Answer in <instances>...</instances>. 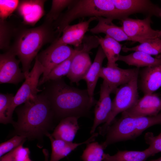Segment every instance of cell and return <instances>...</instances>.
Returning a JSON list of instances; mask_svg holds the SVG:
<instances>
[{
	"label": "cell",
	"mask_w": 161,
	"mask_h": 161,
	"mask_svg": "<svg viewBox=\"0 0 161 161\" xmlns=\"http://www.w3.org/2000/svg\"><path fill=\"white\" fill-rule=\"evenodd\" d=\"M15 111L18 119L13 124V136H22L30 140L42 141L56 127V119L43 93L31 98Z\"/></svg>",
	"instance_id": "6da1fadb"
},
{
	"label": "cell",
	"mask_w": 161,
	"mask_h": 161,
	"mask_svg": "<svg viewBox=\"0 0 161 161\" xmlns=\"http://www.w3.org/2000/svg\"><path fill=\"white\" fill-rule=\"evenodd\" d=\"M44 94L49 100L56 119L87 115L96 102L92 101L86 90L69 86L61 78L49 81Z\"/></svg>",
	"instance_id": "7a4b0ae2"
},
{
	"label": "cell",
	"mask_w": 161,
	"mask_h": 161,
	"mask_svg": "<svg viewBox=\"0 0 161 161\" xmlns=\"http://www.w3.org/2000/svg\"><path fill=\"white\" fill-rule=\"evenodd\" d=\"M56 33L53 24L45 21L34 28L15 29L13 43L8 50L18 57L25 76L30 72L31 63L42 47L57 39Z\"/></svg>",
	"instance_id": "3957f363"
},
{
	"label": "cell",
	"mask_w": 161,
	"mask_h": 161,
	"mask_svg": "<svg viewBox=\"0 0 161 161\" xmlns=\"http://www.w3.org/2000/svg\"><path fill=\"white\" fill-rule=\"evenodd\" d=\"M86 17H102L121 21L124 18L112 0H74L68 10L53 23L54 28L59 37L72 21Z\"/></svg>",
	"instance_id": "277c9868"
},
{
	"label": "cell",
	"mask_w": 161,
	"mask_h": 161,
	"mask_svg": "<svg viewBox=\"0 0 161 161\" xmlns=\"http://www.w3.org/2000/svg\"><path fill=\"white\" fill-rule=\"evenodd\" d=\"M136 75L128 83L117 88L112 101L111 110L107 121L99 129V134L103 136L116 116L132 107L138 100V79Z\"/></svg>",
	"instance_id": "5b68a950"
},
{
	"label": "cell",
	"mask_w": 161,
	"mask_h": 161,
	"mask_svg": "<svg viewBox=\"0 0 161 161\" xmlns=\"http://www.w3.org/2000/svg\"><path fill=\"white\" fill-rule=\"evenodd\" d=\"M44 69L37 58L31 70L25 76V80L14 95L12 103L7 114V118L10 123L14 121L12 115L16 108L24 103L29 99L36 96L41 91L37 88L41 75L43 73Z\"/></svg>",
	"instance_id": "8992f818"
},
{
	"label": "cell",
	"mask_w": 161,
	"mask_h": 161,
	"mask_svg": "<svg viewBox=\"0 0 161 161\" xmlns=\"http://www.w3.org/2000/svg\"><path fill=\"white\" fill-rule=\"evenodd\" d=\"M82 43L81 48L72 59L69 72L67 75L71 83L77 84L83 79L92 65L90 52L99 45L96 36H85Z\"/></svg>",
	"instance_id": "52a82bcc"
},
{
	"label": "cell",
	"mask_w": 161,
	"mask_h": 161,
	"mask_svg": "<svg viewBox=\"0 0 161 161\" xmlns=\"http://www.w3.org/2000/svg\"><path fill=\"white\" fill-rule=\"evenodd\" d=\"M140 134L136 117L121 116L108 127L105 140L101 144L105 149L112 144L134 140Z\"/></svg>",
	"instance_id": "ba28073f"
},
{
	"label": "cell",
	"mask_w": 161,
	"mask_h": 161,
	"mask_svg": "<svg viewBox=\"0 0 161 161\" xmlns=\"http://www.w3.org/2000/svg\"><path fill=\"white\" fill-rule=\"evenodd\" d=\"M151 17L150 16H146L143 19L128 17L121 21L122 27L131 41L141 43L158 38L159 30L151 28Z\"/></svg>",
	"instance_id": "9c48e42d"
},
{
	"label": "cell",
	"mask_w": 161,
	"mask_h": 161,
	"mask_svg": "<svg viewBox=\"0 0 161 161\" xmlns=\"http://www.w3.org/2000/svg\"><path fill=\"white\" fill-rule=\"evenodd\" d=\"M75 50L66 45L55 47L49 46L36 57L43 66L44 71L39 80L38 86L41 85L50 71L56 66L69 58Z\"/></svg>",
	"instance_id": "30bf717a"
},
{
	"label": "cell",
	"mask_w": 161,
	"mask_h": 161,
	"mask_svg": "<svg viewBox=\"0 0 161 161\" xmlns=\"http://www.w3.org/2000/svg\"><path fill=\"white\" fill-rule=\"evenodd\" d=\"M118 12L125 18L131 15L142 13L146 16L160 17V7L149 0H112Z\"/></svg>",
	"instance_id": "8fae6325"
},
{
	"label": "cell",
	"mask_w": 161,
	"mask_h": 161,
	"mask_svg": "<svg viewBox=\"0 0 161 161\" xmlns=\"http://www.w3.org/2000/svg\"><path fill=\"white\" fill-rule=\"evenodd\" d=\"M8 50L0 55V83L17 84L25 79L24 73L19 67L20 61Z\"/></svg>",
	"instance_id": "7c38bea8"
},
{
	"label": "cell",
	"mask_w": 161,
	"mask_h": 161,
	"mask_svg": "<svg viewBox=\"0 0 161 161\" xmlns=\"http://www.w3.org/2000/svg\"><path fill=\"white\" fill-rule=\"evenodd\" d=\"M161 111V97L152 93L144 95L131 108L122 113V116L139 117L157 115Z\"/></svg>",
	"instance_id": "4fadbf2b"
},
{
	"label": "cell",
	"mask_w": 161,
	"mask_h": 161,
	"mask_svg": "<svg viewBox=\"0 0 161 161\" xmlns=\"http://www.w3.org/2000/svg\"><path fill=\"white\" fill-rule=\"evenodd\" d=\"M96 20V17H90L87 21L67 26L63 30L61 37L55 40L50 46L55 47L61 45H71L75 48L80 47L85 34L88 30L90 24Z\"/></svg>",
	"instance_id": "5bb4252c"
},
{
	"label": "cell",
	"mask_w": 161,
	"mask_h": 161,
	"mask_svg": "<svg viewBox=\"0 0 161 161\" xmlns=\"http://www.w3.org/2000/svg\"><path fill=\"white\" fill-rule=\"evenodd\" d=\"M139 68L123 69L117 66L102 67L99 77L103 79L110 87L113 92H115L119 86L130 81L139 75Z\"/></svg>",
	"instance_id": "9a60e30c"
},
{
	"label": "cell",
	"mask_w": 161,
	"mask_h": 161,
	"mask_svg": "<svg viewBox=\"0 0 161 161\" xmlns=\"http://www.w3.org/2000/svg\"><path fill=\"white\" fill-rule=\"evenodd\" d=\"M113 92L108 85L104 80L100 86V97L96 103L94 118L90 133H95L97 127L107 120L111 110L112 101L110 94Z\"/></svg>",
	"instance_id": "2e32d148"
},
{
	"label": "cell",
	"mask_w": 161,
	"mask_h": 161,
	"mask_svg": "<svg viewBox=\"0 0 161 161\" xmlns=\"http://www.w3.org/2000/svg\"><path fill=\"white\" fill-rule=\"evenodd\" d=\"M46 0L19 1L16 9L18 14L21 17L23 23L33 26L44 15V4Z\"/></svg>",
	"instance_id": "e0dca14e"
},
{
	"label": "cell",
	"mask_w": 161,
	"mask_h": 161,
	"mask_svg": "<svg viewBox=\"0 0 161 161\" xmlns=\"http://www.w3.org/2000/svg\"><path fill=\"white\" fill-rule=\"evenodd\" d=\"M98 133H95L87 140L82 143H73L61 140L55 139L50 133L47 136L51 141L52 152L49 161H59L69 154L78 146L95 141Z\"/></svg>",
	"instance_id": "ac0fdd59"
},
{
	"label": "cell",
	"mask_w": 161,
	"mask_h": 161,
	"mask_svg": "<svg viewBox=\"0 0 161 161\" xmlns=\"http://www.w3.org/2000/svg\"><path fill=\"white\" fill-rule=\"evenodd\" d=\"M140 75V87L144 95L153 93L161 87V65L145 67Z\"/></svg>",
	"instance_id": "d6986e66"
},
{
	"label": "cell",
	"mask_w": 161,
	"mask_h": 161,
	"mask_svg": "<svg viewBox=\"0 0 161 161\" xmlns=\"http://www.w3.org/2000/svg\"><path fill=\"white\" fill-rule=\"evenodd\" d=\"M97 18L98 23L95 26L90 30L91 33L93 34L103 33L118 42L131 41L122 27H118L114 24L112 22L113 20L102 17Z\"/></svg>",
	"instance_id": "ffe728a7"
},
{
	"label": "cell",
	"mask_w": 161,
	"mask_h": 161,
	"mask_svg": "<svg viewBox=\"0 0 161 161\" xmlns=\"http://www.w3.org/2000/svg\"><path fill=\"white\" fill-rule=\"evenodd\" d=\"M79 117L70 116L61 120L54 129L52 136L55 139L72 142L79 129Z\"/></svg>",
	"instance_id": "44dd1931"
},
{
	"label": "cell",
	"mask_w": 161,
	"mask_h": 161,
	"mask_svg": "<svg viewBox=\"0 0 161 161\" xmlns=\"http://www.w3.org/2000/svg\"><path fill=\"white\" fill-rule=\"evenodd\" d=\"M106 58L101 47L100 46L93 62L83 79L86 81L89 97L92 101L96 102L94 98V93L97 81L99 78L103 62Z\"/></svg>",
	"instance_id": "7402d4cb"
},
{
	"label": "cell",
	"mask_w": 161,
	"mask_h": 161,
	"mask_svg": "<svg viewBox=\"0 0 161 161\" xmlns=\"http://www.w3.org/2000/svg\"><path fill=\"white\" fill-rule=\"evenodd\" d=\"M96 37L100 46L101 47L107 59V66H117L116 62L118 61L123 45L108 35L104 37Z\"/></svg>",
	"instance_id": "603a6c76"
},
{
	"label": "cell",
	"mask_w": 161,
	"mask_h": 161,
	"mask_svg": "<svg viewBox=\"0 0 161 161\" xmlns=\"http://www.w3.org/2000/svg\"><path fill=\"white\" fill-rule=\"evenodd\" d=\"M118 61L138 68L161 65V59L154 58L150 55L139 51H134L126 55H120Z\"/></svg>",
	"instance_id": "cb8c5ba5"
},
{
	"label": "cell",
	"mask_w": 161,
	"mask_h": 161,
	"mask_svg": "<svg viewBox=\"0 0 161 161\" xmlns=\"http://www.w3.org/2000/svg\"><path fill=\"white\" fill-rule=\"evenodd\" d=\"M152 156L148 148L143 151H118L115 154L111 155L104 153L103 161H145Z\"/></svg>",
	"instance_id": "d4e9b609"
},
{
	"label": "cell",
	"mask_w": 161,
	"mask_h": 161,
	"mask_svg": "<svg viewBox=\"0 0 161 161\" xmlns=\"http://www.w3.org/2000/svg\"><path fill=\"white\" fill-rule=\"evenodd\" d=\"M81 48V46L75 48L74 52L69 58L55 66L45 79L42 84L49 81L61 79L64 76H67L69 72L73 57Z\"/></svg>",
	"instance_id": "484cf974"
},
{
	"label": "cell",
	"mask_w": 161,
	"mask_h": 161,
	"mask_svg": "<svg viewBox=\"0 0 161 161\" xmlns=\"http://www.w3.org/2000/svg\"><path fill=\"white\" fill-rule=\"evenodd\" d=\"M122 51H141L151 55H157L161 53V39L158 38L144 41L136 46L127 47L125 46L122 48Z\"/></svg>",
	"instance_id": "4316f807"
},
{
	"label": "cell",
	"mask_w": 161,
	"mask_h": 161,
	"mask_svg": "<svg viewBox=\"0 0 161 161\" xmlns=\"http://www.w3.org/2000/svg\"><path fill=\"white\" fill-rule=\"evenodd\" d=\"M104 150L101 143L92 142L86 144L81 159L83 161H103Z\"/></svg>",
	"instance_id": "83f0119b"
},
{
	"label": "cell",
	"mask_w": 161,
	"mask_h": 161,
	"mask_svg": "<svg viewBox=\"0 0 161 161\" xmlns=\"http://www.w3.org/2000/svg\"><path fill=\"white\" fill-rule=\"evenodd\" d=\"M74 0H53L51 9L46 15L44 21L53 24L61 15L62 11L68 7Z\"/></svg>",
	"instance_id": "f1b7e54d"
},
{
	"label": "cell",
	"mask_w": 161,
	"mask_h": 161,
	"mask_svg": "<svg viewBox=\"0 0 161 161\" xmlns=\"http://www.w3.org/2000/svg\"><path fill=\"white\" fill-rule=\"evenodd\" d=\"M15 28L6 20L0 21V48L8 50L11 39L14 36Z\"/></svg>",
	"instance_id": "f546056e"
},
{
	"label": "cell",
	"mask_w": 161,
	"mask_h": 161,
	"mask_svg": "<svg viewBox=\"0 0 161 161\" xmlns=\"http://www.w3.org/2000/svg\"><path fill=\"white\" fill-rule=\"evenodd\" d=\"M14 96L11 94H0V122L1 123H10L7 118V114Z\"/></svg>",
	"instance_id": "4dcf8cb0"
},
{
	"label": "cell",
	"mask_w": 161,
	"mask_h": 161,
	"mask_svg": "<svg viewBox=\"0 0 161 161\" xmlns=\"http://www.w3.org/2000/svg\"><path fill=\"white\" fill-rule=\"evenodd\" d=\"M27 139L24 136L16 135L8 140L0 144V157L20 145L23 144Z\"/></svg>",
	"instance_id": "1f68e13d"
},
{
	"label": "cell",
	"mask_w": 161,
	"mask_h": 161,
	"mask_svg": "<svg viewBox=\"0 0 161 161\" xmlns=\"http://www.w3.org/2000/svg\"><path fill=\"white\" fill-rule=\"evenodd\" d=\"M144 138L146 143L149 145L148 148L152 156L161 152V132L156 136L152 132H147Z\"/></svg>",
	"instance_id": "d6a6232c"
},
{
	"label": "cell",
	"mask_w": 161,
	"mask_h": 161,
	"mask_svg": "<svg viewBox=\"0 0 161 161\" xmlns=\"http://www.w3.org/2000/svg\"><path fill=\"white\" fill-rule=\"evenodd\" d=\"M19 0H0V20H6L17 7Z\"/></svg>",
	"instance_id": "836d02e7"
},
{
	"label": "cell",
	"mask_w": 161,
	"mask_h": 161,
	"mask_svg": "<svg viewBox=\"0 0 161 161\" xmlns=\"http://www.w3.org/2000/svg\"><path fill=\"white\" fill-rule=\"evenodd\" d=\"M0 161H16L14 149L1 157Z\"/></svg>",
	"instance_id": "e575fe53"
},
{
	"label": "cell",
	"mask_w": 161,
	"mask_h": 161,
	"mask_svg": "<svg viewBox=\"0 0 161 161\" xmlns=\"http://www.w3.org/2000/svg\"><path fill=\"white\" fill-rule=\"evenodd\" d=\"M149 161H161V157L157 159L152 160Z\"/></svg>",
	"instance_id": "d590c367"
},
{
	"label": "cell",
	"mask_w": 161,
	"mask_h": 161,
	"mask_svg": "<svg viewBox=\"0 0 161 161\" xmlns=\"http://www.w3.org/2000/svg\"><path fill=\"white\" fill-rule=\"evenodd\" d=\"M158 38L161 39V30H159L158 34Z\"/></svg>",
	"instance_id": "8d00e7d4"
},
{
	"label": "cell",
	"mask_w": 161,
	"mask_h": 161,
	"mask_svg": "<svg viewBox=\"0 0 161 161\" xmlns=\"http://www.w3.org/2000/svg\"><path fill=\"white\" fill-rule=\"evenodd\" d=\"M23 161H32L30 160V157H27Z\"/></svg>",
	"instance_id": "74e56055"
},
{
	"label": "cell",
	"mask_w": 161,
	"mask_h": 161,
	"mask_svg": "<svg viewBox=\"0 0 161 161\" xmlns=\"http://www.w3.org/2000/svg\"><path fill=\"white\" fill-rule=\"evenodd\" d=\"M156 58H159V59H161V53L160 54L157 55L156 56Z\"/></svg>",
	"instance_id": "f35d334b"
},
{
	"label": "cell",
	"mask_w": 161,
	"mask_h": 161,
	"mask_svg": "<svg viewBox=\"0 0 161 161\" xmlns=\"http://www.w3.org/2000/svg\"><path fill=\"white\" fill-rule=\"evenodd\" d=\"M160 17L161 18V7H160Z\"/></svg>",
	"instance_id": "ab89813d"
}]
</instances>
